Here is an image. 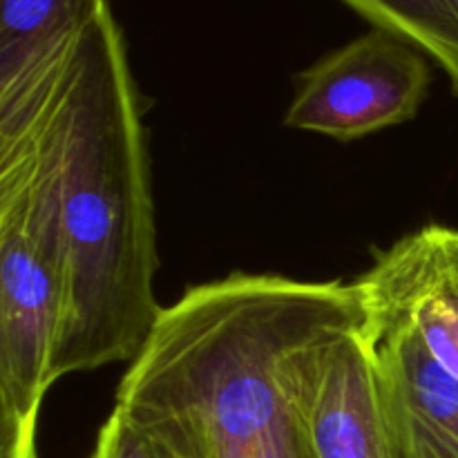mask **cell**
Masks as SVG:
<instances>
[{"label": "cell", "instance_id": "7", "mask_svg": "<svg viewBox=\"0 0 458 458\" xmlns=\"http://www.w3.org/2000/svg\"><path fill=\"white\" fill-rule=\"evenodd\" d=\"M356 284L367 318L414 335L458 378V228L428 224L374 250Z\"/></svg>", "mask_w": 458, "mask_h": 458}, {"label": "cell", "instance_id": "2", "mask_svg": "<svg viewBox=\"0 0 458 458\" xmlns=\"http://www.w3.org/2000/svg\"><path fill=\"white\" fill-rule=\"evenodd\" d=\"M63 313L54 376L132 362L161 309L143 107L110 4L72 61L63 98Z\"/></svg>", "mask_w": 458, "mask_h": 458}, {"label": "cell", "instance_id": "9", "mask_svg": "<svg viewBox=\"0 0 458 458\" xmlns=\"http://www.w3.org/2000/svg\"><path fill=\"white\" fill-rule=\"evenodd\" d=\"M369 21L432 58L458 97V0H343Z\"/></svg>", "mask_w": 458, "mask_h": 458}, {"label": "cell", "instance_id": "5", "mask_svg": "<svg viewBox=\"0 0 458 458\" xmlns=\"http://www.w3.org/2000/svg\"><path fill=\"white\" fill-rule=\"evenodd\" d=\"M360 316L329 322L282 358V380L318 458H392Z\"/></svg>", "mask_w": 458, "mask_h": 458}, {"label": "cell", "instance_id": "10", "mask_svg": "<svg viewBox=\"0 0 458 458\" xmlns=\"http://www.w3.org/2000/svg\"><path fill=\"white\" fill-rule=\"evenodd\" d=\"M89 458H182L168 443L157 438L141 425L119 411L110 414L97 437V445Z\"/></svg>", "mask_w": 458, "mask_h": 458}, {"label": "cell", "instance_id": "8", "mask_svg": "<svg viewBox=\"0 0 458 458\" xmlns=\"http://www.w3.org/2000/svg\"><path fill=\"white\" fill-rule=\"evenodd\" d=\"M376 405L392 458H458V378L410 334L365 313Z\"/></svg>", "mask_w": 458, "mask_h": 458}, {"label": "cell", "instance_id": "1", "mask_svg": "<svg viewBox=\"0 0 458 458\" xmlns=\"http://www.w3.org/2000/svg\"><path fill=\"white\" fill-rule=\"evenodd\" d=\"M362 311L356 280L231 273L191 286L161 309L114 407L182 458H318L282 358Z\"/></svg>", "mask_w": 458, "mask_h": 458}, {"label": "cell", "instance_id": "4", "mask_svg": "<svg viewBox=\"0 0 458 458\" xmlns=\"http://www.w3.org/2000/svg\"><path fill=\"white\" fill-rule=\"evenodd\" d=\"M429 83L428 56L374 27L300 72L284 125L356 141L414 119Z\"/></svg>", "mask_w": 458, "mask_h": 458}, {"label": "cell", "instance_id": "3", "mask_svg": "<svg viewBox=\"0 0 458 458\" xmlns=\"http://www.w3.org/2000/svg\"><path fill=\"white\" fill-rule=\"evenodd\" d=\"M65 83L36 132L0 159V458H38L40 407L56 383Z\"/></svg>", "mask_w": 458, "mask_h": 458}, {"label": "cell", "instance_id": "6", "mask_svg": "<svg viewBox=\"0 0 458 458\" xmlns=\"http://www.w3.org/2000/svg\"><path fill=\"white\" fill-rule=\"evenodd\" d=\"M110 0H0V159L36 132Z\"/></svg>", "mask_w": 458, "mask_h": 458}]
</instances>
